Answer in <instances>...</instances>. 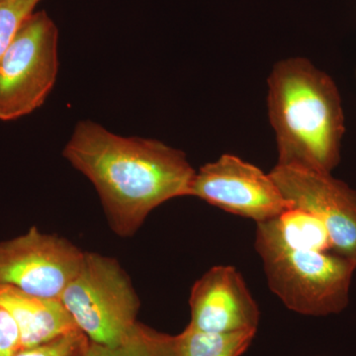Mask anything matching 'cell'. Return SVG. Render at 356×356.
I'll list each match as a JSON object with an SVG mask.
<instances>
[{
	"label": "cell",
	"instance_id": "obj_17",
	"mask_svg": "<svg viewBox=\"0 0 356 356\" xmlns=\"http://www.w3.org/2000/svg\"><path fill=\"white\" fill-rule=\"evenodd\" d=\"M0 1H2V0H0Z\"/></svg>",
	"mask_w": 356,
	"mask_h": 356
},
{
	"label": "cell",
	"instance_id": "obj_15",
	"mask_svg": "<svg viewBox=\"0 0 356 356\" xmlns=\"http://www.w3.org/2000/svg\"><path fill=\"white\" fill-rule=\"evenodd\" d=\"M88 343V337L76 331L41 346L21 350L14 356H83Z\"/></svg>",
	"mask_w": 356,
	"mask_h": 356
},
{
	"label": "cell",
	"instance_id": "obj_10",
	"mask_svg": "<svg viewBox=\"0 0 356 356\" xmlns=\"http://www.w3.org/2000/svg\"><path fill=\"white\" fill-rule=\"evenodd\" d=\"M0 305L13 315L19 327L21 350L81 331L60 299L44 298L0 285Z\"/></svg>",
	"mask_w": 356,
	"mask_h": 356
},
{
	"label": "cell",
	"instance_id": "obj_11",
	"mask_svg": "<svg viewBox=\"0 0 356 356\" xmlns=\"http://www.w3.org/2000/svg\"><path fill=\"white\" fill-rule=\"evenodd\" d=\"M257 254L276 250H316L332 252L324 225L311 213L290 207L278 216L257 222Z\"/></svg>",
	"mask_w": 356,
	"mask_h": 356
},
{
	"label": "cell",
	"instance_id": "obj_4",
	"mask_svg": "<svg viewBox=\"0 0 356 356\" xmlns=\"http://www.w3.org/2000/svg\"><path fill=\"white\" fill-rule=\"evenodd\" d=\"M267 284L289 310L327 317L346 310L356 267L334 252L290 250L259 254Z\"/></svg>",
	"mask_w": 356,
	"mask_h": 356
},
{
	"label": "cell",
	"instance_id": "obj_6",
	"mask_svg": "<svg viewBox=\"0 0 356 356\" xmlns=\"http://www.w3.org/2000/svg\"><path fill=\"white\" fill-rule=\"evenodd\" d=\"M83 257L84 252L65 238L31 228L25 235L0 243V285L60 299Z\"/></svg>",
	"mask_w": 356,
	"mask_h": 356
},
{
	"label": "cell",
	"instance_id": "obj_3",
	"mask_svg": "<svg viewBox=\"0 0 356 356\" xmlns=\"http://www.w3.org/2000/svg\"><path fill=\"white\" fill-rule=\"evenodd\" d=\"M60 301L93 343L118 346L138 324L140 300L132 282L118 261L104 255L84 252Z\"/></svg>",
	"mask_w": 356,
	"mask_h": 356
},
{
	"label": "cell",
	"instance_id": "obj_1",
	"mask_svg": "<svg viewBox=\"0 0 356 356\" xmlns=\"http://www.w3.org/2000/svg\"><path fill=\"white\" fill-rule=\"evenodd\" d=\"M95 187L112 229L131 236L161 204L191 196L195 170L161 140L123 137L91 120L76 124L63 151Z\"/></svg>",
	"mask_w": 356,
	"mask_h": 356
},
{
	"label": "cell",
	"instance_id": "obj_2",
	"mask_svg": "<svg viewBox=\"0 0 356 356\" xmlns=\"http://www.w3.org/2000/svg\"><path fill=\"white\" fill-rule=\"evenodd\" d=\"M269 121L277 165L332 173L341 161L344 116L334 81L304 58L274 65L268 77Z\"/></svg>",
	"mask_w": 356,
	"mask_h": 356
},
{
	"label": "cell",
	"instance_id": "obj_14",
	"mask_svg": "<svg viewBox=\"0 0 356 356\" xmlns=\"http://www.w3.org/2000/svg\"><path fill=\"white\" fill-rule=\"evenodd\" d=\"M42 0H2L0 1V58L28 16Z\"/></svg>",
	"mask_w": 356,
	"mask_h": 356
},
{
	"label": "cell",
	"instance_id": "obj_7",
	"mask_svg": "<svg viewBox=\"0 0 356 356\" xmlns=\"http://www.w3.org/2000/svg\"><path fill=\"white\" fill-rule=\"evenodd\" d=\"M191 196L257 224L291 207L269 173L233 154H222L201 166L192 181Z\"/></svg>",
	"mask_w": 356,
	"mask_h": 356
},
{
	"label": "cell",
	"instance_id": "obj_8",
	"mask_svg": "<svg viewBox=\"0 0 356 356\" xmlns=\"http://www.w3.org/2000/svg\"><path fill=\"white\" fill-rule=\"evenodd\" d=\"M269 175L291 207L322 222L332 252L356 267V189L332 173L275 165Z\"/></svg>",
	"mask_w": 356,
	"mask_h": 356
},
{
	"label": "cell",
	"instance_id": "obj_13",
	"mask_svg": "<svg viewBox=\"0 0 356 356\" xmlns=\"http://www.w3.org/2000/svg\"><path fill=\"white\" fill-rule=\"evenodd\" d=\"M254 332L215 334L187 325L178 337V356H242L254 341Z\"/></svg>",
	"mask_w": 356,
	"mask_h": 356
},
{
	"label": "cell",
	"instance_id": "obj_16",
	"mask_svg": "<svg viewBox=\"0 0 356 356\" xmlns=\"http://www.w3.org/2000/svg\"><path fill=\"white\" fill-rule=\"evenodd\" d=\"M21 350L19 327L13 315L0 305V356H14Z\"/></svg>",
	"mask_w": 356,
	"mask_h": 356
},
{
	"label": "cell",
	"instance_id": "obj_9",
	"mask_svg": "<svg viewBox=\"0 0 356 356\" xmlns=\"http://www.w3.org/2000/svg\"><path fill=\"white\" fill-rule=\"evenodd\" d=\"M189 327L197 331L231 334L257 332L261 311L242 274L231 266L210 268L191 289Z\"/></svg>",
	"mask_w": 356,
	"mask_h": 356
},
{
	"label": "cell",
	"instance_id": "obj_12",
	"mask_svg": "<svg viewBox=\"0 0 356 356\" xmlns=\"http://www.w3.org/2000/svg\"><path fill=\"white\" fill-rule=\"evenodd\" d=\"M83 356H178V337L138 323L118 346H103L89 341Z\"/></svg>",
	"mask_w": 356,
	"mask_h": 356
},
{
	"label": "cell",
	"instance_id": "obj_5",
	"mask_svg": "<svg viewBox=\"0 0 356 356\" xmlns=\"http://www.w3.org/2000/svg\"><path fill=\"white\" fill-rule=\"evenodd\" d=\"M58 30L46 11H34L0 58V121L33 113L57 81Z\"/></svg>",
	"mask_w": 356,
	"mask_h": 356
}]
</instances>
